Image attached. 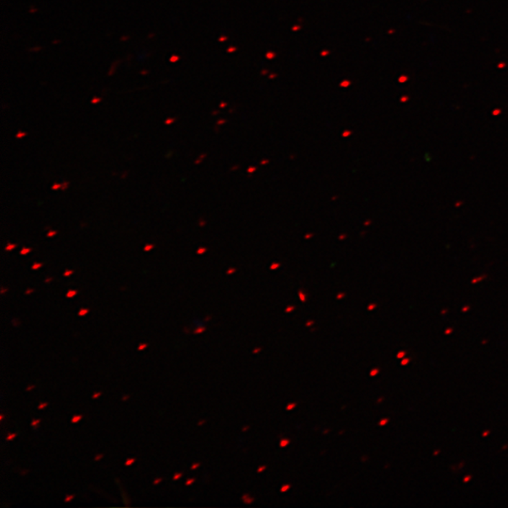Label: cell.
I'll list each match as a JSON object with an SVG mask.
<instances>
[{
  "label": "cell",
  "instance_id": "obj_1",
  "mask_svg": "<svg viewBox=\"0 0 508 508\" xmlns=\"http://www.w3.org/2000/svg\"><path fill=\"white\" fill-rule=\"evenodd\" d=\"M243 502H245V504H251V502H253L254 499L253 498H250L248 495H245V496H243L242 498Z\"/></svg>",
  "mask_w": 508,
  "mask_h": 508
},
{
  "label": "cell",
  "instance_id": "obj_2",
  "mask_svg": "<svg viewBox=\"0 0 508 508\" xmlns=\"http://www.w3.org/2000/svg\"><path fill=\"white\" fill-rule=\"evenodd\" d=\"M76 294H78V291H74V290H69L68 293L66 294V297H69V299H71V297L76 296Z\"/></svg>",
  "mask_w": 508,
  "mask_h": 508
},
{
  "label": "cell",
  "instance_id": "obj_3",
  "mask_svg": "<svg viewBox=\"0 0 508 508\" xmlns=\"http://www.w3.org/2000/svg\"><path fill=\"white\" fill-rule=\"evenodd\" d=\"M17 248V245H15V244H10L9 243L6 246V248H5V250H6L7 251H11L14 250V248Z\"/></svg>",
  "mask_w": 508,
  "mask_h": 508
},
{
  "label": "cell",
  "instance_id": "obj_4",
  "mask_svg": "<svg viewBox=\"0 0 508 508\" xmlns=\"http://www.w3.org/2000/svg\"><path fill=\"white\" fill-rule=\"evenodd\" d=\"M30 251H32V248L24 247L22 248V251H20V254H22V255H27V254L30 253Z\"/></svg>",
  "mask_w": 508,
  "mask_h": 508
},
{
  "label": "cell",
  "instance_id": "obj_5",
  "mask_svg": "<svg viewBox=\"0 0 508 508\" xmlns=\"http://www.w3.org/2000/svg\"><path fill=\"white\" fill-rule=\"evenodd\" d=\"M42 266H43L42 263H35V264H33V266H32V269H33V271H37V269L42 268Z\"/></svg>",
  "mask_w": 508,
  "mask_h": 508
},
{
  "label": "cell",
  "instance_id": "obj_6",
  "mask_svg": "<svg viewBox=\"0 0 508 508\" xmlns=\"http://www.w3.org/2000/svg\"><path fill=\"white\" fill-rule=\"evenodd\" d=\"M289 443L290 441L287 440V438L286 440H282L281 443H279V446H281V447H286V446L289 445Z\"/></svg>",
  "mask_w": 508,
  "mask_h": 508
},
{
  "label": "cell",
  "instance_id": "obj_7",
  "mask_svg": "<svg viewBox=\"0 0 508 508\" xmlns=\"http://www.w3.org/2000/svg\"><path fill=\"white\" fill-rule=\"evenodd\" d=\"M69 183L68 182H63V184H61V191H66V189H68Z\"/></svg>",
  "mask_w": 508,
  "mask_h": 508
},
{
  "label": "cell",
  "instance_id": "obj_8",
  "mask_svg": "<svg viewBox=\"0 0 508 508\" xmlns=\"http://www.w3.org/2000/svg\"><path fill=\"white\" fill-rule=\"evenodd\" d=\"M88 309H81V310H79L78 315H81V317H83V315L88 314Z\"/></svg>",
  "mask_w": 508,
  "mask_h": 508
},
{
  "label": "cell",
  "instance_id": "obj_9",
  "mask_svg": "<svg viewBox=\"0 0 508 508\" xmlns=\"http://www.w3.org/2000/svg\"><path fill=\"white\" fill-rule=\"evenodd\" d=\"M487 276L483 277H479V278L474 279L473 281H472V284H477V282L480 281H483L485 278H486Z\"/></svg>",
  "mask_w": 508,
  "mask_h": 508
},
{
  "label": "cell",
  "instance_id": "obj_10",
  "mask_svg": "<svg viewBox=\"0 0 508 508\" xmlns=\"http://www.w3.org/2000/svg\"><path fill=\"white\" fill-rule=\"evenodd\" d=\"M389 419H387V418H385V419L381 420V422H379V425L381 427H384V425H386L387 423H388Z\"/></svg>",
  "mask_w": 508,
  "mask_h": 508
},
{
  "label": "cell",
  "instance_id": "obj_11",
  "mask_svg": "<svg viewBox=\"0 0 508 508\" xmlns=\"http://www.w3.org/2000/svg\"><path fill=\"white\" fill-rule=\"evenodd\" d=\"M290 487H291L290 486V485H284V486L282 487L281 491L286 492L288 491V489H290Z\"/></svg>",
  "mask_w": 508,
  "mask_h": 508
},
{
  "label": "cell",
  "instance_id": "obj_12",
  "mask_svg": "<svg viewBox=\"0 0 508 508\" xmlns=\"http://www.w3.org/2000/svg\"><path fill=\"white\" fill-rule=\"evenodd\" d=\"M153 248H154V245H152V244H148V245L145 246V251H149L153 250Z\"/></svg>",
  "mask_w": 508,
  "mask_h": 508
},
{
  "label": "cell",
  "instance_id": "obj_13",
  "mask_svg": "<svg viewBox=\"0 0 508 508\" xmlns=\"http://www.w3.org/2000/svg\"><path fill=\"white\" fill-rule=\"evenodd\" d=\"M82 418H83V416H81V415H79V416H74L73 418V420H72V422H73L74 423H78L79 420L82 419Z\"/></svg>",
  "mask_w": 508,
  "mask_h": 508
},
{
  "label": "cell",
  "instance_id": "obj_14",
  "mask_svg": "<svg viewBox=\"0 0 508 508\" xmlns=\"http://www.w3.org/2000/svg\"><path fill=\"white\" fill-rule=\"evenodd\" d=\"M379 369H373V370L370 372V376L371 377L377 376V374H379Z\"/></svg>",
  "mask_w": 508,
  "mask_h": 508
},
{
  "label": "cell",
  "instance_id": "obj_15",
  "mask_svg": "<svg viewBox=\"0 0 508 508\" xmlns=\"http://www.w3.org/2000/svg\"><path fill=\"white\" fill-rule=\"evenodd\" d=\"M56 235V231L51 230L50 232L47 233V237H55Z\"/></svg>",
  "mask_w": 508,
  "mask_h": 508
},
{
  "label": "cell",
  "instance_id": "obj_16",
  "mask_svg": "<svg viewBox=\"0 0 508 508\" xmlns=\"http://www.w3.org/2000/svg\"><path fill=\"white\" fill-rule=\"evenodd\" d=\"M73 273H74V271H70V269H67V271H66L65 272H64V276L69 277V276H71L72 274H73Z\"/></svg>",
  "mask_w": 508,
  "mask_h": 508
},
{
  "label": "cell",
  "instance_id": "obj_17",
  "mask_svg": "<svg viewBox=\"0 0 508 508\" xmlns=\"http://www.w3.org/2000/svg\"><path fill=\"white\" fill-rule=\"evenodd\" d=\"M295 408H296V404H295V403L294 404L292 403V404H289L288 406L286 407V410H291L295 409Z\"/></svg>",
  "mask_w": 508,
  "mask_h": 508
},
{
  "label": "cell",
  "instance_id": "obj_18",
  "mask_svg": "<svg viewBox=\"0 0 508 508\" xmlns=\"http://www.w3.org/2000/svg\"><path fill=\"white\" fill-rule=\"evenodd\" d=\"M405 356H406V352H404V351H401V352L397 354V358L399 359H403Z\"/></svg>",
  "mask_w": 508,
  "mask_h": 508
},
{
  "label": "cell",
  "instance_id": "obj_19",
  "mask_svg": "<svg viewBox=\"0 0 508 508\" xmlns=\"http://www.w3.org/2000/svg\"><path fill=\"white\" fill-rule=\"evenodd\" d=\"M61 184H54L52 186L53 191H56V189H61Z\"/></svg>",
  "mask_w": 508,
  "mask_h": 508
},
{
  "label": "cell",
  "instance_id": "obj_20",
  "mask_svg": "<svg viewBox=\"0 0 508 508\" xmlns=\"http://www.w3.org/2000/svg\"><path fill=\"white\" fill-rule=\"evenodd\" d=\"M134 463H135L134 458L128 459V461H127V463H125V465L129 466L131 465V464Z\"/></svg>",
  "mask_w": 508,
  "mask_h": 508
},
{
  "label": "cell",
  "instance_id": "obj_21",
  "mask_svg": "<svg viewBox=\"0 0 508 508\" xmlns=\"http://www.w3.org/2000/svg\"><path fill=\"white\" fill-rule=\"evenodd\" d=\"M409 363H410V359H408V358L404 359V360L401 361L402 366H407V364H409Z\"/></svg>",
  "mask_w": 508,
  "mask_h": 508
},
{
  "label": "cell",
  "instance_id": "obj_22",
  "mask_svg": "<svg viewBox=\"0 0 508 508\" xmlns=\"http://www.w3.org/2000/svg\"><path fill=\"white\" fill-rule=\"evenodd\" d=\"M266 469V466H262L260 468H258L257 473H263L264 471Z\"/></svg>",
  "mask_w": 508,
  "mask_h": 508
},
{
  "label": "cell",
  "instance_id": "obj_23",
  "mask_svg": "<svg viewBox=\"0 0 508 508\" xmlns=\"http://www.w3.org/2000/svg\"><path fill=\"white\" fill-rule=\"evenodd\" d=\"M194 482H195V479L194 478H192L191 480H187V481L186 482V485H187V486H189V485H191L192 483H194Z\"/></svg>",
  "mask_w": 508,
  "mask_h": 508
},
{
  "label": "cell",
  "instance_id": "obj_24",
  "mask_svg": "<svg viewBox=\"0 0 508 508\" xmlns=\"http://www.w3.org/2000/svg\"><path fill=\"white\" fill-rule=\"evenodd\" d=\"M146 346H147V345H146V343H142V345H140V346H138V350H145Z\"/></svg>",
  "mask_w": 508,
  "mask_h": 508
},
{
  "label": "cell",
  "instance_id": "obj_25",
  "mask_svg": "<svg viewBox=\"0 0 508 508\" xmlns=\"http://www.w3.org/2000/svg\"><path fill=\"white\" fill-rule=\"evenodd\" d=\"M182 476H183V474H176V476H173V480L179 479Z\"/></svg>",
  "mask_w": 508,
  "mask_h": 508
},
{
  "label": "cell",
  "instance_id": "obj_26",
  "mask_svg": "<svg viewBox=\"0 0 508 508\" xmlns=\"http://www.w3.org/2000/svg\"><path fill=\"white\" fill-rule=\"evenodd\" d=\"M39 423L40 420H34L33 421L32 425H33V427H36V425H39Z\"/></svg>",
  "mask_w": 508,
  "mask_h": 508
},
{
  "label": "cell",
  "instance_id": "obj_27",
  "mask_svg": "<svg viewBox=\"0 0 508 508\" xmlns=\"http://www.w3.org/2000/svg\"><path fill=\"white\" fill-rule=\"evenodd\" d=\"M204 330H205V328H199V330H195V333H201L202 332H204Z\"/></svg>",
  "mask_w": 508,
  "mask_h": 508
},
{
  "label": "cell",
  "instance_id": "obj_28",
  "mask_svg": "<svg viewBox=\"0 0 508 508\" xmlns=\"http://www.w3.org/2000/svg\"><path fill=\"white\" fill-rule=\"evenodd\" d=\"M74 495H71V496L66 497L65 502H70L72 499H73Z\"/></svg>",
  "mask_w": 508,
  "mask_h": 508
},
{
  "label": "cell",
  "instance_id": "obj_29",
  "mask_svg": "<svg viewBox=\"0 0 508 508\" xmlns=\"http://www.w3.org/2000/svg\"><path fill=\"white\" fill-rule=\"evenodd\" d=\"M261 350H261L260 348H255V350H253V354L259 353V352H260Z\"/></svg>",
  "mask_w": 508,
  "mask_h": 508
},
{
  "label": "cell",
  "instance_id": "obj_30",
  "mask_svg": "<svg viewBox=\"0 0 508 508\" xmlns=\"http://www.w3.org/2000/svg\"><path fill=\"white\" fill-rule=\"evenodd\" d=\"M15 436H17V434L10 435L9 437L7 438V440L8 441H11L12 438H14L15 437Z\"/></svg>",
  "mask_w": 508,
  "mask_h": 508
},
{
  "label": "cell",
  "instance_id": "obj_31",
  "mask_svg": "<svg viewBox=\"0 0 508 508\" xmlns=\"http://www.w3.org/2000/svg\"><path fill=\"white\" fill-rule=\"evenodd\" d=\"M199 466H200V463L194 464V465L191 467V469H197L198 467Z\"/></svg>",
  "mask_w": 508,
  "mask_h": 508
},
{
  "label": "cell",
  "instance_id": "obj_32",
  "mask_svg": "<svg viewBox=\"0 0 508 508\" xmlns=\"http://www.w3.org/2000/svg\"><path fill=\"white\" fill-rule=\"evenodd\" d=\"M471 478H472V477L469 476H466L465 478H464V482H469V480H471Z\"/></svg>",
  "mask_w": 508,
  "mask_h": 508
},
{
  "label": "cell",
  "instance_id": "obj_33",
  "mask_svg": "<svg viewBox=\"0 0 508 508\" xmlns=\"http://www.w3.org/2000/svg\"><path fill=\"white\" fill-rule=\"evenodd\" d=\"M33 292V289H28L27 291H25V294H32Z\"/></svg>",
  "mask_w": 508,
  "mask_h": 508
},
{
  "label": "cell",
  "instance_id": "obj_34",
  "mask_svg": "<svg viewBox=\"0 0 508 508\" xmlns=\"http://www.w3.org/2000/svg\"><path fill=\"white\" fill-rule=\"evenodd\" d=\"M52 281H53V278H47L45 279V282H46V284H48V282H50Z\"/></svg>",
  "mask_w": 508,
  "mask_h": 508
},
{
  "label": "cell",
  "instance_id": "obj_35",
  "mask_svg": "<svg viewBox=\"0 0 508 508\" xmlns=\"http://www.w3.org/2000/svg\"><path fill=\"white\" fill-rule=\"evenodd\" d=\"M46 406H47V404H46V403H45V404L40 405L39 409L40 410H42V409H43V408H45Z\"/></svg>",
  "mask_w": 508,
  "mask_h": 508
},
{
  "label": "cell",
  "instance_id": "obj_36",
  "mask_svg": "<svg viewBox=\"0 0 508 508\" xmlns=\"http://www.w3.org/2000/svg\"><path fill=\"white\" fill-rule=\"evenodd\" d=\"M469 309V306L464 307L463 309V313L468 312Z\"/></svg>",
  "mask_w": 508,
  "mask_h": 508
},
{
  "label": "cell",
  "instance_id": "obj_37",
  "mask_svg": "<svg viewBox=\"0 0 508 508\" xmlns=\"http://www.w3.org/2000/svg\"><path fill=\"white\" fill-rule=\"evenodd\" d=\"M100 395H101V394H100V392H98V394H94V396H92V399H96V397H99Z\"/></svg>",
  "mask_w": 508,
  "mask_h": 508
},
{
  "label": "cell",
  "instance_id": "obj_38",
  "mask_svg": "<svg viewBox=\"0 0 508 508\" xmlns=\"http://www.w3.org/2000/svg\"><path fill=\"white\" fill-rule=\"evenodd\" d=\"M161 480H162V479H161V478L160 479H156V481L154 482V484L158 485L159 483V482H161Z\"/></svg>",
  "mask_w": 508,
  "mask_h": 508
},
{
  "label": "cell",
  "instance_id": "obj_39",
  "mask_svg": "<svg viewBox=\"0 0 508 508\" xmlns=\"http://www.w3.org/2000/svg\"><path fill=\"white\" fill-rule=\"evenodd\" d=\"M452 332H453V330H452V328H449V330H446L445 333L446 335H449V333H451Z\"/></svg>",
  "mask_w": 508,
  "mask_h": 508
},
{
  "label": "cell",
  "instance_id": "obj_40",
  "mask_svg": "<svg viewBox=\"0 0 508 508\" xmlns=\"http://www.w3.org/2000/svg\"><path fill=\"white\" fill-rule=\"evenodd\" d=\"M489 434V431H486V432H484L483 433V435H482V436H483V437H486V436H487Z\"/></svg>",
  "mask_w": 508,
  "mask_h": 508
},
{
  "label": "cell",
  "instance_id": "obj_41",
  "mask_svg": "<svg viewBox=\"0 0 508 508\" xmlns=\"http://www.w3.org/2000/svg\"><path fill=\"white\" fill-rule=\"evenodd\" d=\"M24 136H25V133H23V134L22 133H20V134L17 135V138L24 137Z\"/></svg>",
  "mask_w": 508,
  "mask_h": 508
},
{
  "label": "cell",
  "instance_id": "obj_42",
  "mask_svg": "<svg viewBox=\"0 0 508 508\" xmlns=\"http://www.w3.org/2000/svg\"><path fill=\"white\" fill-rule=\"evenodd\" d=\"M461 204H463V202H456V207H461Z\"/></svg>",
  "mask_w": 508,
  "mask_h": 508
},
{
  "label": "cell",
  "instance_id": "obj_43",
  "mask_svg": "<svg viewBox=\"0 0 508 508\" xmlns=\"http://www.w3.org/2000/svg\"><path fill=\"white\" fill-rule=\"evenodd\" d=\"M8 291V289L6 288H2L1 294L5 293V292Z\"/></svg>",
  "mask_w": 508,
  "mask_h": 508
},
{
  "label": "cell",
  "instance_id": "obj_44",
  "mask_svg": "<svg viewBox=\"0 0 508 508\" xmlns=\"http://www.w3.org/2000/svg\"><path fill=\"white\" fill-rule=\"evenodd\" d=\"M313 323H314V322H308L307 324H306L307 327H310V326L312 325Z\"/></svg>",
  "mask_w": 508,
  "mask_h": 508
},
{
  "label": "cell",
  "instance_id": "obj_45",
  "mask_svg": "<svg viewBox=\"0 0 508 508\" xmlns=\"http://www.w3.org/2000/svg\"><path fill=\"white\" fill-rule=\"evenodd\" d=\"M103 456H96V461H98V459L101 458Z\"/></svg>",
  "mask_w": 508,
  "mask_h": 508
},
{
  "label": "cell",
  "instance_id": "obj_46",
  "mask_svg": "<svg viewBox=\"0 0 508 508\" xmlns=\"http://www.w3.org/2000/svg\"><path fill=\"white\" fill-rule=\"evenodd\" d=\"M446 312H447V310H443V312H441V315H445V314H446Z\"/></svg>",
  "mask_w": 508,
  "mask_h": 508
},
{
  "label": "cell",
  "instance_id": "obj_47",
  "mask_svg": "<svg viewBox=\"0 0 508 508\" xmlns=\"http://www.w3.org/2000/svg\"><path fill=\"white\" fill-rule=\"evenodd\" d=\"M127 173H125L124 174V176H122V178H123V179H125V176H127Z\"/></svg>",
  "mask_w": 508,
  "mask_h": 508
},
{
  "label": "cell",
  "instance_id": "obj_48",
  "mask_svg": "<svg viewBox=\"0 0 508 508\" xmlns=\"http://www.w3.org/2000/svg\"><path fill=\"white\" fill-rule=\"evenodd\" d=\"M202 423H204V421H202V422L199 423V425H202Z\"/></svg>",
  "mask_w": 508,
  "mask_h": 508
},
{
  "label": "cell",
  "instance_id": "obj_49",
  "mask_svg": "<svg viewBox=\"0 0 508 508\" xmlns=\"http://www.w3.org/2000/svg\"><path fill=\"white\" fill-rule=\"evenodd\" d=\"M438 454V451H436L435 453H434V456H437Z\"/></svg>",
  "mask_w": 508,
  "mask_h": 508
},
{
  "label": "cell",
  "instance_id": "obj_50",
  "mask_svg": "<svg viewBox=\"0 0 508 508\" xmlns=\"http://www.w3.org/2000/svg\"><path fill=\"white\" fill-rule=\"evenodd\" d=\"M248 428H250V427H247L246 428H244L243 431H246V430H248Z\"/></svg>",
  "mask_w": 508,
  "mask_h": 508
},
{
  "label": "cell",
  "instance_id": "obj_51",
  "mask_svg": "<svg viewBox=\"0 0 508 508\" xmlns=\"http://www.w3.org/2000/svg\"><path fill=\"white\" fill-rule=\"evenodd\" d=\"M374 307V306H370V307H369V309L372 310V309H373Z\"/></svg>",
  "mask_w": 508,
  "mask_h": 508
}]
</instances>
